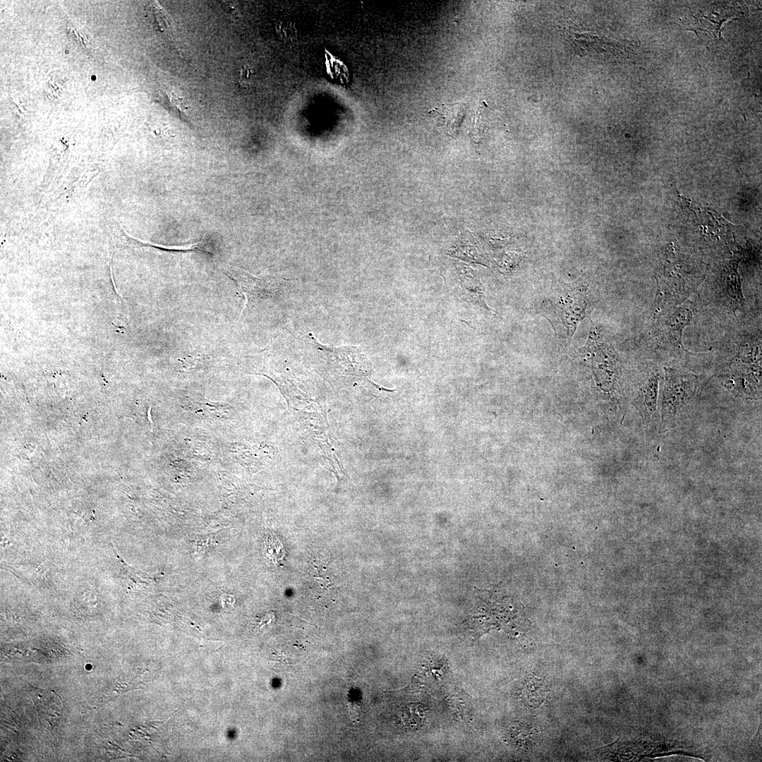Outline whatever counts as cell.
<instances>
[{
	"label": "cell",
	"mask_w": 762,
	"mask_h": 762,
	"mask_svg": "<svg viewBox=\"0 0 762 762\" xmlns=\"http://www.w3.org/2000/svg\"><path fill=\"white\" fill-rule=\"evenodd\" d=\"M692 310L687 303H682L675 310L663 317L658 322V337L660 341L673 348H682V337L684 328L692 319Z\"/></svg>",
	"instance_id": "5"
},
{
	"label": "cell",
	"mask_w": 762,
	"mask_h": 762,
	"mask_svg": "<svg viewBox=\"0 0 762 762\" xmlns=\"http://www.w3.org/2000/svg\"><path fill=\"white\" fill-rule=\"evenodd\" d=\"M698 384L696 375L680 370L665 368L660 402V431L665 432L680 421L686 408L693 399Z\"/></svg>",
	"instance_id": "1"
},
{
	"label": "cell",
	"mask_w": 762,
	"mask_h": 762,
	"mask_svg": "<svg viewBox=\"0 0 762 762\" xmlns=\"http://www.w3.org/2000/svg\"><path fill=\"white\" fill-rule=\"evenodd\" d=\"M568 286L553 293L542 303V314L560 335L571 337L576 325L585 316L587 293L583 288Z\"/></svg>",
	"instance_id": "2"
},
{
	"label": "cell",
	"mask_w": 762,
	"mask_h": 762,
	"mask_svg": "<svg viewBox=\"0 0 762 762\" xmlns=\"http://www.w3.org/2000/svg\"><path fill=\"white\" fill-rule=\"evenodd\" d=\"M224 272L250 299H263L275 295L280 288V280L274 276H255L243 270L230 265L223 267Z\"/></svg>",
	"instance_id": "4"
},
{
	"label": "cell",
	"mask_w": 762,
	"mask_h": 762,
	"mask_svg": "<svg viewBox=\"0 0 762 762\" xmlns=\"http://www.w3.org/2000/svg\"><path fill=\"white\" fill-rule=\"evenodd\" d=\"M659 380L658 371L651 372L641 387L636 399L637 408L646 422L650 421L656 409Z\"/></svg>",
	"instance_id": "6"
},
{
	"label": "cell",
	"mask_w": 762,
	"mask_h": 762,
	"mask_svg": "<svg viewBox=\"0 0 762 762\" xmlns=\"http://www.w3.org/2000/svg\"><path fill=\"white\" fill-rule=\"evenodd\" d=\"M430 112H433L435 117L442 121L449 130L454 131L460 126L466 109L465 105L461 103L443 104Z\"/></svg>",
	"instance_id": "8"
},
{
	"label": "cell",
	"mask_w": 762,
	"mask_h": 762,
	"mask_svg": "<svg viewBox=\"0 0 762 762\" xmlns=\"http://www.w3.org/2000/svg\"><path fill=\"white\" fill-rule=\"evenodd\" d=\"M682 263L667 260L658 272L657 309L682 304L694 287L691 277H686Z\"/></svg>",
	"instance_id": "3"
},
{
	"label": "cell",
	"mask_w": 762,
	"mask_h": 762,
	"mask_svg": "<svg viewBox=\"0 0 762 762\" xmlns=\"http://www.w3.org/2000/svg\"><path fill=\"white\" fill-rule=\"evenodd\" d=\"M265 546L267 557L274 562L280 561L284 554L280 541L277 538L270 535L267 538Z\"/></svg>",
	"instance_id": "9"
},
{
	"label": "cell",
	"mask_w": 762,
	"mask_h": 762,
	"mask_svg": "<svg viewBox=\"0 0 762 762\" xmlns=\"http://www.w3.org/2000/svg\"><path fill=\"white\" fill-rule=\"evenodd\" d=\"M721 284L733 303L737 306L744 304V297L737 261H730L724 267L721 274Z\"/></svg>",
	"instance_id": "7"
}]
</instances>
